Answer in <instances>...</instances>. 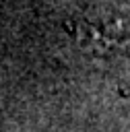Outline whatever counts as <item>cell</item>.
<instances>
[{"instance_id": "1", "label": "cell", "mask_w": 130, "mask_h": 132, "mask_svg": "<svg viewBox=\"0 0 130 132\" xmlns=\"http://www.w3.org/2000/svg\"><path fill=\"white\" fill-rule=\"evenodd\" d=\"M83 52L107 70L120 89H130V19L128 16H78L66 25Z\"/></svg>"}]
</instances>
